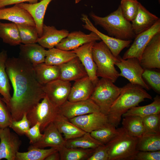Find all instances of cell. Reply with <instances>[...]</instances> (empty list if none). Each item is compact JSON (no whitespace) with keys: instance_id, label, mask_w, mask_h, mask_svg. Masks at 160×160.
I'll return each instance as SVG.
<instances>
[{"instance_id":"obj_1","label":"cell","mask_w":160,"mask_h":160,"mask_svg":"<svg viewBox=\"0 0 160 160\" xmlns=\"http://www.w3.org/2000/svg\"><path fill=\"white\" fill-rule=\"evenodd\" d=\"M6 71L13 89L5 103L13 120H20L46 96L43 85L37 81L33 66L20 57L8 58Z\"/></svg>"},{"instance_id":"obj_18","label":"cell","mask_w":160,"mask_h":160,"mask_svg":"<svg viewBox=\"0 0 160 160\" xmlns=\"http://www.w3.org/2000/svg\"><path fill=\"white\" fill-rule=\"evenodd\" d=\"M44 133L41 138L35 143L29 147L44 148L47 147L58 149L65 146L66 140L58 130L53 122L49 124L43 130Z\"/></svg>"},{"instance_id":"obj_31","label":"cell","mask_w":160,"mask_h":160,"mask_svg":"<svg viewBox=\"0 0 160 160\" xmlns=\"http://www.w3.org/2000/svg\"><path fill=\"white\" fill-rule=\"evenodd\" d=\"M160 113V97L157 95L151 103L145 105L133 107L124 114L122 117L136 116L142 118L151 115Z\"/></svg>"},{"instance_id":"obj_2","label":"cell","mask_w":160,"mask_h":160,"mask_svg":"<svg viewBox=\"0 0 160 160\" xmlns=\"http://www.w3.org/2000/svg\"><path fill=\"white\" fill-rule=\"evenodd\" d=\"M145 99L152 96L140 86L129 83L121 87L120 93L110 107L107 115L109 122L117 127L122 115L131 108L138 106Z\"/></svg>"},{"instance_id":"obj_15","label":"cell","mask_w":160,"mask_h":160,"mask_svg":"<svg viewBox=\"0 0 160 160\" xmlns=\"http://www.w3.org/2000/svg\"><path fill=\"white\" fill-rule=\"evenodd\" d=\"M100 40L99 36L93 32L86 34L80 31H76L69 33L55 47L63 50L72 51L85 44Z\"/></svg>"},{"instance_id":"obj_17","label":"cell","mask_w":160,"mask_h":160,"mask_svg":"<svg viewBox=\"0 0 160 160\" xmlns=\"http://www.w3.org/2000/svg\"><path fill=\"white\" fill-rule=\"evenodd\" d=\"M94 42L85 44L72 51L80 61L95 86L99 79L97 75V66L92 54V47Z\"/></svg>"},{"instance_id":"obj_46","label":"cell","mask_w":160,"mask_h":160,"mask_svg":"<svg viewBox=\"0 0 160 160\" xmlns=\"http://www.w3.org/2000/svg\"><path fill=\"white\" fill-rule=\"evenodd\" d=\"M160 151H138L134 160H160Z\"/></svg>"},{"instance_id":"obj_47","label":"cell","mask_w":160,"mask_h":160,"mask_svg":"<svg viewBox=\"0 0 160 160\" xmlns=\"http://www.w3.org/2000/svg\"><path fill=\"white\" fill-rule=\"evenodd\" d=\"M39 0H0V8L9 5L18 4L22 3L28 2L33 4L38 2ZM40 1L41 0H40Z\"/></svg>"},{"instance_id":"obj_49","label":"cell","mask_w":160,"mask_h":160,"mask_svg":"<svg viewBox=\"0 0 160 160\" xmlns=\"http://www.w3.org/2000/svg\"><path fill=\"white\" fill-rule=\"evenodd\" d=\"M81 0H75V3L76 4L78 3Z\"/></svg>"},{"instance_id":"obj_3","label":"cell","mask_w":160,"mask_h":160,"mask_svg":"<svg viewBox=\"0 0 160 160\" xmlns=\"http://www.w3.org/2000/svg\"><path fill=\"white\" fill-rule=\"evenodd\" d=\"M89 15L95 25L102 28L110 36L128 40H132L136 36L131 23L123 16L120 6L116 10L104 17L98 16L92 12Z\"/></svg>"},{"instance_id":"obj_37","label":"cell","mask_w":160,"mask_h":160,"mask_svg":"<svg viewBox=\"0 0 160 160\" xmlns=\"http://www.w3.org/2000/svg\"><path fill=\"white\" fill-rule=\"evenodd\" d=\"M18 29L21 43H36L39 38L36 25L16 24Z\"/></svg>"},{"instance_id":"obj_29","label":"cell","mask_w":160,"mask_h":160,"mask_svg":"<svg viewBox=\"0 0 160 160\" xmlns=\"http://www.w3.org/2000/svg\"><path fill=\"white\" fill-rule=\"evenodd\" d=\"M7 51L0 52V94L2 96V100L6 103L10 100L11 96V89L8 75L6 71V63L8 59Z\"/></svg>"},{"instance_id":"obj_9","label":"cell","mask_w":160,"mask_h":160,"mask_svg":"<svg viewBox=\"0 0 160 160\" xmlns=\"http://www.w3.org/2000/svg\"><path fill=\"white\" fill-rule=\"evenodd\" d=\"M160 33V19L150 28L136 35L130 47L126 51L122 58L126 59L134 57L139 60L144 49L152 38Z\"/></svg>"},{"instance_id":"obj_11","label":"cell","mask_w":160,"mask_h":160,"mask_svg":"<svg viewBox=\"0 0 160 160\" xmlns=\"http://www.w3.org/2000/svg\"><path fill=\"white\" fill-rule=\"evenodd\" d=\"M21 143L17 135L11 132L9 127L0 128V160H16Z\"/></svg>"},{"instance_id":"obj_20","label":"cell","mask_w":160,"mask_h":160,"mask_svg":"<svg viewBox=\"0 0 160 160\" xmlns=\"http://www.w3.org/2000/svg\"><path fill=\"white\" fill-rule=\"evenodd\" d=\"M59 66L60 70L59 79L62 80L75 81L88 76L84 66L77 57Z\"/></svg>"},{"instance_id":"obj_5","label":"cell","mask_w":160,"mask_h":160,"mask_svg":"<svg viewBox=\"0 0 160 160\" xmlns=\"http://www.w3.org/2000/svg\"><path fill=\"white\" fill-rule=\"evenodd\" d=\"M92 54L97 66V77L105 78L115 83L119 76V73L115 67L119 56H114L102 41L94 42L92 47Z\"/></svg>"},{"instance_id":"obj_44","label":"cell","mask_w":160,"mask_h":160,"mask_svg":"<svg viewBox=\"0 0 160 160\" xmlns=\"http://www.w3.org/2000/svg\"><path fill=\"white\" fill-rule=\"evenodd\" d=\"M40 124L37 122L31 127L25 135L30 140V143L32 144L39 141L42 137L43 134L41 133Z\"/></svg>"},{"instance_id":"obj_4","label":"cell","mask_w":160,"mask_h":160,"mask_svg":"<svg viewBox=\"0 0 160 160\" xmlns=\"http://www.w3.org/2000/svg\"><path fill=\"white\" fill-rule=\"evenodd\" d=\"M116 135L105 144L108 149L109 160H134L138 151V138L130 135L123 127L117 128Z\"/></svg>"},{"instance_id":"obj_27","label":"cell","mask_w":160,"mask_h":160,"mask_svg":"<svg viewBox=\"0 0 160 160\" xmlns=\"http://www.w3.org/2000/svg\"><path fill=\"white\" fill-rule=\"evenodd\" d=\"M33 67L37 81L43 85L59 78L60 70L59 65H49L43 63Z\"/></svg>"},{"instance_id":"obj_41","label":"cell","mask_w":160,"mask_h":160,"mask_svg":"<svg viewBox=\"0 0 160 160\" xmlns=\"http://www.w3.org/2000/svg\"><path fill=\"white\" fill-rule=\"evenodd\" d=\"M142 77L149 85L158 93H160V73L144 68Z\"/></svg>"},{"instance_id":"obj_36","label":"cell","mask_w":160,"mask_h":160,"mask_svg":"<svg viewBox=\"0 0 160 160\" xmlns=\"http://www.w3.org/2000/svg\"><path fill=\"white\" fill-rule=\"evenodd\" d=\"M58 151L57 149L53 147L44 149L29 147L27 152H18L16 160H45L50 154Z\"/></svg>"},{"instance_id":"obj_42","label":"cell","mask_w":160,"mask_h":160,"mask_svg":"<svg viewBox=\"0 0 160 160\" xmlns=\"http://www.w3.org/2000/svg\"><path fill=\"white\" fill-rule=\"evenodd\" d=\"M9 127L12 129L17 135H25L31 127L30 122L27 118V114H24L19 120H12Z\"/></svg>"},{"instance_id":"obj_13","label":"cell","mask_w":160,"mask_h":160,"mask_svg":"<svg viewBox=\"0 0 160 160\" xmlns=\"http://www.w3.org/2000/svg\"><path fill=\"white\" fill-rule=\"evenodd\" d=\"M81 19L84 23L82 25L83 28L96 33L116 57H118L122 50L129 46L132 41V40L117 39L102 33L94 26L88 16L85 14L82 15Z\"/></svg>"},{"instance_id":"obj_7","label":"cell","mask_w":160,"mask_h":160,"mask_svg":"<svg viewBox=\"0 0 160 160\" xmlns=\"http://www.w3.org/2000/svg\"><path fill=\"white\" fill-rule=\"evenodd\" d=\"M58 107L54 105L46 95L41 102L27 114L31 127L39 122L40 124V131H43L54 121L58 113Z\"/></svg>"},{"instance_id":"obj_26","label":"cell","mask_w":160,"mask_h":160,"mask_svg":"<svg viewBox=\"0 0 160 160\" xmlns=\"http://www.w3.org/2000/svg\"><path fill=\"white\" fill-rule=\"evenodd\" d=\"M53 122L66 140L81 136L86 132L59 113Z\"/></svg>"},{"instance_id":"obj_24","label":"cell","mask_w":160,"mask_h":160,"mask_svg":"<svg viewBox=\"0 0 160 160\" xmlns=\"http://www.w3.org/2000/svg\"><path fill=\"white\" fill-rule=\"evenodd\" d=\"M94 87L88 76L76 81L71 86L68 100L76 101L88 99L90 98Z\"/></svg>"},{"instance_id":"obj_8","label":"cell","mask_w":160,"mask_h":160,"mask_svg":"<svg viewBox=\"0 0 160 160\" xmlns=\"http://www.w3.org/2000/svg\"><path fill=\"white\" fill-rule=\"evenodd\" d=\"M118 61L115 63L120 69L119 76L127 79L131 84L137 85L145 89L150 88L142 77L144 68L140 65L139 60L134 57L124 59L119 56Z\"/></svg>"},{"instance_id":"obj_38","label":"cell","mask_w":160,"mask_h":160,"mask_svg":"<svg viewBox=\"0 0 160 160\" xmlns=\"http://www.w3.org/2000/svg\"><path fill=\"white\" fill-rule=\"evenodd\" d=\"M114 126L109 123L103 127L93 131L90 134L95 139L105 145L117 133V129Z\"/></svg>"},{"instance_id":"obj_10","label":"cell","mask_w":160,"mask_h":160,"mask_svg":"<svg viewBox=\"0 0 160 160\" xmlns=\"http://www.w3.org/2000/svg\"><path fill=\"white\" fill-rule=\"evenodd\" d=\"M58 108V113L68 119L80 116L100 112L98 106L90 98L76 101L67 100Z\"/></svg>"},{"instance_id":"obj_14","label":"cell","mask_w":160,"mask_h":160,"mask_svg":"<svg viewBox=\"0 0 160 160\" xmlns=\"http://www.w3.org/2000/svg\"><path fill=\"white\" fill-rule=\"evenodd\" d=\"M69 120L84 131L90 133L103 127L109 123L107 116L101 112L80 116Z\"/></svg>"},{"instance_id":"obj_35","label":"cell","mask_w":160,"mask_h":160,"mask_svg":"<svg viewBox=\"0 0 160 160\" xmlns=\"http://www.w3.org/2000/svg\"><path fill=\"white\" fill-rule=\"evenodd\" d=\"M137 151H154L160 150V134H144L138 138Z\"/></svg>"},{"instance_id":"obj_6","label":"cell","mask_w":160,"mask_h":160,"mask_svg":"<svg viewBox=\"0 0 160 160\" xmlns=\"http://www.w3.org/2000/svg\"><path fill=\"white\" fill-rule=\"evenodd\" d=\"M121 89L111 81L101 78L95 86L90 98L98 106L100 112L107 115Z\"/></svg>"},{"instance_id":"obj_22","label":"cell","mask_w":160,"mask_h":160,"mask_svg":"<svg viewBox=\"0 0 160 160\" xmlns=\"http://www.w3.org/2000/svg\"><path fill=\"white\" fill-rule=\"evenodd\" d=\"M159 18L139 2L137 13L131 21L133 30L136 35L150 28Z\"/></svg>"},{"instance_id":"obj_32","label":"cell","mask_w":160,"mask_h":160,"mask_svg":"<svg viewBox=\"0 0 160 160\" xmlns=\"http://www.w3.org/2000/svg\"><path fill=\"white\" fill-rule=\"evenodd\" d=\"M95 149L69 148L63 146L58 149V151L61 160H87Z\"/></svg>"},{"instance_id":"obj_19","label":"cell","mask_w":160,"mask_h":160,"mask_svg":"<svg viewBox=\"0 0 160 160\" xmlns=\"http://www.w3.org/2000/svg\"><path fill=\"white\" fill-rule=\"evenodd\" d=\"M6 20L16 24H22L35 25L30 13L17 4L9 7L0 8V20Z\"/></svg>"},{"instance_id":"obj_12","label":"cell","mask_w":160,"mask_h":160,"mask_svg":"<svg viewBox=\"0 0 160 160\" xmlns=\"http://www.w3.org/2000/svg\"><path fill=\"white\" fill-rule=\"evenodd\" d=\"M71 86L70 82L58 79L43 85V88L51 102L58 107L68 100Z\"/></svg>"},{"instance_id":"obj_43","label":"cell","mask_w":160,"mask_h":160,"mask_svg":"<svg viewBox=\"0 0 160 160\" xmlns=\"http://www.w3.org/2000/svg\"><path fill=\"white\" fill-rule=\"evenodd\" d=\"M12 120L7 106L0 97V128L9 127Z\"/></svg>"},{"instance_id":"obj_48","label":"cell","mask_w":160,"mask_h":160,"mask_svg":"<svg viewBox=\"0 0 160 160\" xmlns=\"http://www.w3.org/2000/svg\"><path fill=\"white\" fill-rule=\"evenodd\" d=\"M60 154L58 151L50 154L45 160H60Z\"/></svg>"},{"instance_id":"obj_23","label":"cell","mask_w":160,"mask_h":160,"mask_svg":"<svg viewBox=\"0 0 160 160\" xmlns=\"http://www.w3.org/2000/svg\"><path fill=\"white\" fill-rule=\"evenodd\" d=\"M69 33L66 29L58 30L54 26L44 24L42 35L39 38L37 43L45 48H52L55 47Z\"/></svg>"},{"instance_id":"obj_34","label":"cell","mask_w":160,"mask_h":160,"mask_svg":"<svg viewBox=\"0 0 160 160\" xmlns=\"http://www.w3.org/2000/svg\"><path fill=\"white\" fill-rule=\"evenodd\" d=\"M122 127L131 136L140 137L144 133L142 118L136 116H129L123 117Z\"/></svg>"},{"instance_id":"obj_30","label":"cell","mask_w":160,"mask_h":160,"mask_svg":"<svg viewBox=\"0 0 160 160\" xmlns=\"http://www.w3.org/2000/svg\"><path fill=\"white\" fill-rule=\"evenodd\" d=\"M0 38L3 42L12 46L21 44L19 31L16 24L0 21Z\"/></svg>"},{"instance_id":"obj_21","label":"cell","mask_w":160,"mask_h":160,"mask_svg":"<svg viewBox=\"0 0 160 160\" xmlns=\"http://www.w3.org/2000/svg\"><path fill=\"white\" fill-rule=\"evenodd\" d=\"M53 0H41L39 2L31 4L22 3L17 4L20 7L27 11L35 22L39 37L42 34L45 15L48 6Z\"/></svg>"},{"instance_id":"obj_16","label":"cell","mask_w":160,"mask_h":160,"mask_svg":"<svg viewBox=\"0 0 160 160\" xmlns=\"http://www.w3.org/2000/svg\"><path fill=\"white\" fill-rule=\"evenodd\" d=\"M139 61L144 68H160V33L155 35L148 44Z\"/></svg>"},{"instance_id":"obj_39","label":"cell","mask_w":160,"mask_h":160,"mask_svg":"<svg viewBox=\"0 0 160 160\" xmlns=\"http://www.w3.org/2000/svg\"><path fill=\"white\" fill-rule=\"evenodd\" d=\"M142 119L144 134H160V113L148 115L143 118Z\"/></svg>"},{"instance_id":"obj_33","label":"cell","mask_w":160,"mask_h":160,"mask_svg":"<svg viewBox=\"0 0 160 160\" xmlns=\"http://www.w3.org/2000/svg\"><path fill=\"white\" fill-rule=\"evenodd\" d=\"M103 144L93 137L90 133L86 132L81 136L66 140L65 146L69 148L95 149Z\"/></svg>"},{"instance_id":"obj_40","label":"cell","mask_w":160,"mask_h":160,"mask_svg":"<svg viewBox=\"0 0 160 160\" xmlns=\"http://www.w3.org/2000/svg\"><path fill=\"white\" fill-rule=\"evenodd\" d=\"M139 2L137 0H121L119 5L124 18L131 22L137 13Z\"/></svg>"},{"instance_id":"obj_28","label":"cell","mask_w":160,"mask_h":160,"mask_svg":"<svg viewBox=\"0 0 160 160\" xmlns=\"http://www.w3.org/2000/svg\"><path fill=\"white\" fill-rule=\"evenodd\" d=\"M72 51H66L53 47L46 50L44 63L48 65H59L76 57Z\"/></svg>"},{"instance_id":"obj_45","label":"cell","mask_w":160,"mask_h":160,"mask_svg":"<svg viewBox=\"0 0 160 160\" xmlns=\"http://www.w3.org/2000/svg\"><path fill=\"white\" fill-rule=\"evenodd\" d=\"M87 160H109L107 146L103 144L96 148L92 155Z\"/></svg>"},{"instance_id":"obj_25","label":"cell","mask_w":160,"mask_h":160,"mask_svg":"<svg viewBox=\"0 0 160 160\" xmlns=\"http://www.w3.org/2000/svg\"><path fill=\"white\" fill-rule=\"evenodd\" d=\"M19 57L33 65L44 62L46 50L39 44H20Z\"/></svg>"}]
</instances>
